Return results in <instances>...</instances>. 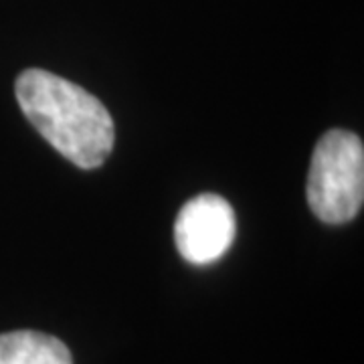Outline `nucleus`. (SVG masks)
Returning <instances> with one entry per match:
<instances>
[{
    "label": "nucleus",
    "mask_w": 364,
    "mask_h": 364,
    "mask_svg": "<svg viewBox=\"0 0 364 364\" xmlns=\"http://www.w3.org/2000/svg\"><path fill=\"white\" fill-rule=\"evenodd\" d=\"M306 196L314 215L328 225L348 223L364 200L363 140L346 130H332L314 150Z\"/></svg>",
    "instance_id": "obj_2"
},
{
    "label": "nucleus",
    "mask_w": 364,
    "mask_h": 364,
    "mask_svg": "<svg viewBox=\"0 0 364 364\" xmlns=\"http://www.w3.org/2000/svg\"><path fill=\"white\" fill-rule=\"evenodd\" d=\"M0 364H73V360L61 340L18 330L0 334Z\"/></svg>",
    "instance_id": "obj_4"
},
{
    "label": "nucleus",
    "mask_w": 364,
    "mask_h": 364,
    "mask_svg": "<svg viewBox=\"0 0 364 364\" xmlns=\"http://www.w3.org/2000/svg\"><path fill=\"white\" fill-rule=\"evenodd\" d=\"M237 235L233 207L219 195H198L178 210L174 221V243L193 265L221 259Z\"/></svg>",
    "instance_id": "obj_3"
},
{
    "label": "nucleus",
    "mask_w": 364,
    "mask_h": 364,
    "mask_svg": "<svg viewBox=\"0 0 364 364\" xmlns=\"http://www.w3.org/2000/svg\"><path fill=\"white\" fill-rule=\"evenodd\" d=\"M14 87L26 119L61 156L83 170L104 164L116 128L95 95L43 69L23 71Z\"/></svg>",
    "instance_id": "obj_1"
}]
</instances>
